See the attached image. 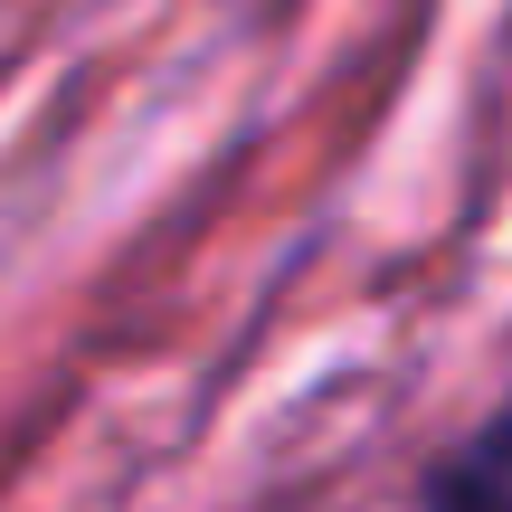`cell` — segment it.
Masks as SVG:
<instances>
[{
  "mask_svg": "<svg viewBox=\"0 0 512 512\" xmlns=\"http://www.w3.org/2000/svg\"><path fill=\"white\" fill-rule=\"evenodd\" d=\"M446 512H512V418L484 427L446 475Z\"/></svg>",
  "mask_w": 512,
  "mask_h": 512,
  "instance_id": "cell-1",
  "label": "cell"
}]
</instances>
